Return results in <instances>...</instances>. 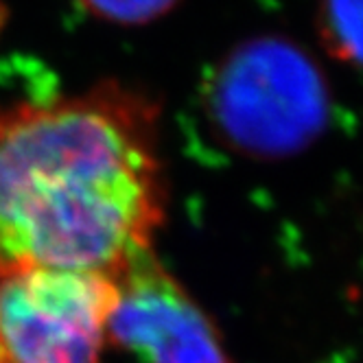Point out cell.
Masks as SVG:
<instances>
[{"label": "cell", "mask_w": 363, "mask_h": 363, "mask_svg": "<svg viewBox=\"0 0 363 363\" xmlns=\"http://www.w3.org/2000/svg\"><path fill=\"white\" fill-rule=\"evenodd\" d=\"M179 0H79V5L103 22L140 27L167 16Z\"/></svg>", "instance_id": "6"}, {"label": "cell", "mask_w": 363, "mask_h": 363, "mask_svg": "<svg viewBox=\"0 0 363 363\" xmlns=\"http://www.w3.org/2000/svg\"><path fill=\"white\" fill-rule=\"evenodd\" d=\"M112 276L29 269L0 278V363H99Z\"/></svg>", "instance_id": "2"}, {"label": "cell", "mask_w": 363, "mask_h": 363, "mask_svg": "<svg viewBox=\"0 0 363 363\" xmlns=\"http://www.w3.org/2000/svg\"><path fill=\"white\" fill-rule=\"evenodd\" d=\"M208 110L219 132L250 153H284L300 145L320 110L308 66L274 40L237 48L208 84Z\"/></svg>", "instance_id": "3"}, {"label": "cell", "mask_w": 363, "mask_h": 363, "mask_svg": "<svg viewBox=\"0 0 363 363\" xmlns=\"http://www.w3.org/2000/svg\"><path fill=\"white\" fill-rule=\"evenodd\" d=\"M320 33L335 57L363 66V0H322Z\"/></svg>", "instance_id": "5"}, {"label": "cell", "mask_w": 363, "mask_h": 363, "mask_svg": "<svg viewBox=\"0 0 363 363\" xmlns=\"http://www.w3.org/2000/svg\"><path fill=\"white\" fill-rule=\"evenodd\" d=\"M108 342L147 363H232L206 311L155 258L153 247L114 276Z\"/></svg>", "instance_id": "4"}, {"label": "cell", "mask_w": 363, "mask_h": 363, "mask_svg": "<svg viewBox=\"0 0 363 363\" xmlns=\"http://www.w3.org/2000/svg\"><path fill=\"white\" fill-rule=\"evenodd\" d=\"M167 186L158 110L118 84L0 108V278L114 276L153 247Z\"/></svg>", "instance_id": "1"}, {"label": "cell", "mask_w": 363, "mask_h": 363, "mask_svg": "<svg viewBox=\"0 0 363 363\" xmlns=\"http://www.w3.org/2000/svg\"><path fill=\"white\" fill-rule=\"evenodd\" d=\"M5 22H7V7H5L3 0H0V33H3V29H5Z\"/></svg>", "instance_id": "7"}]
</instances>
